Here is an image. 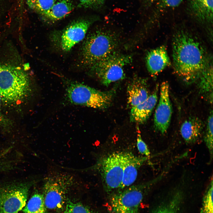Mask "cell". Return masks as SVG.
Masks as SVG:
<instances>
[{"label":"cell","mask_w":213,"mask_h":213,"mask_svg":"<svg viewBox=\"0 0 213 213\" xmlns=\"http://www.w3.org/2000/svg\"><path fill=\"white\" fill-rule=\"evenodd\" d=\"M78 182L73 175L67 173L55 172L47 175L44 180L42 194L46 208H62L68 190Z\"/></svg>","instance_id":"5b68a950"},{"label":"cell","mask_w":213,"mask_h":213,"mask_svg":"<svg viewBox=\"0 0 213 213\" xmlns=\"http://www.w3.org/2000/svg\"><path fill=\"white\" fill-rule=\"evenodd\" d=\"M46 209L43 194L37 193L31 197L23 211L24 213H45Z\"/></svg>","instance_id":"ffe728a7"},{"label":"cell","mask_w":213,"mask_h":213,"mask_svg":"<svg viewBox=\"0 0 213 213\" xmlns=\"http://www.w3.org/2000/svg\"><path fill=\"white\" fill-rule=\"evenodd\" d=\"M118 44L115 34L109 31L99 30L87 38L82 47L80 62L90 68L115 52Z\"/></svg>","instance_id":"277c9868"},{"label":"cell","mask_w":213,"mask_h":213,"mask_svg":"<svg viewBox=\"0 0 213 213\" xmlns=\"http://www.w3.org/2000/svg\"><path fill=\"white\" fill-rule=\"evenodd\" d=\"M1 96L0 94V103H1Z\"/></svg>","instance_id":"4dcf8cb0"},{"label":"cell","mask_w":213,"mask_h":213,"mask_svg":"<svg viewBox=\"0 0 213 213\" xmlns=\"http://www.w3.org/2000/svg\"><path fill=\"white\" fill-rule=\"evenodd\" d=\"M203 125L199 118L193 117L185 120L180 129L181 135L185 142L189 144L196 143L201 136Z\"/></svg>","instance_id":"2e32d148"},{"label":"cell","mask_w":213,"mask_h":213,"mask_svg":"<svg viewBox=\"0 0 213 213\" xmlns=\"http://www.w3.org/2000/svg\"><path fill=\"white\" fill-rule=\"evenodd\" d=\"M193 15L203 22H210L213 19V0H189Z\"/></svg>","instance_id":"e0dca14e"},{"label":"cell","mask_w":213,"mask_h":213,"mask_svg":"<svg viewBox=\"0 0 213 213\" xmlns=\"http://www.w3.org/2000/svg\"><path fill=\"white\" fill-rule=\"evenodd\" d=\"M91 23L89 20L82 19L75 21L68 26L61 37L60 45L62 50L68 51L83 40Z\"/></svg>","instance_id":"8fae6325"},{"label":"cell","mask_w":213,"mask_h":213,"mask_svg":"<svg viewBox=\"0 0 213 213\" xmlns=\"http://www.w3.org/2000/svg\"><path fill=\"white\" fill-rule=\"evenodd\" d=\"M157 87L143 102L131 108L130 113L131 122L139 124L146 122L149 119L156 106L158 97Z\"/></svg>","instance_id":"5bb4252c"},{"label":"cell","mask_w":213,"mask_h":213,"mask_svg":"<svg viewBox=\"0 0 213 213\" xmlns=\"http://www.w3.org/2000/svg\"><path fill=\"white\" fill-rule=\"evenodd\" d=\"M132 61L130 55L114 52L90 68L100 83L107 86L112 83L124 78V67Z\"/></svg>","instance_id":"52a82bcc"},{"label":"cell","mask_w":213,"mask_h":213,"mask_svg":"<svg viewBox=\"0 0 213 213\" xmlns=\"http://www.w3.org/2000/svg\"><path fill=\"white\" fill-rule=\"evenodd\" d=\"M182 0H162V2L166 6L173 7L178 6Z\"/></svg>","instance_id":"4316f807"},{"label":"cell","mask_w":213,"mask_h":213,"mask_svg":"<svg viewBox=\"0 0 213 213\" xmlns=\"http://www.w3.org/2000/svg\"><path fill=\"white\" fill-rule=\"evenodd\" d=\"M148 157L137 156L132 153L122 152L123 174L120 189L123 190L131 185L136 180L139 168Z\"/></svg>","instance_id":"7c38bea8"},{"label":"cell","mask_w":213,"mask_h":213,"mask_svg":"<svg viewBox=\"0 0 213 213\" xmlns=\"http://www.w3.org/2000/svg\"><path fill=\"white\" fill-rule=\"evenodd\" d=\"M152 213H176L174 210L168 206H162L157 208Z\"/></svg>","instance_id":"83f0119b"},{"label":"cell","mask_w":213,"mask_h":213,"mask_svg":"<svg viewBox=\"0 0 213 213\" xmlns=\"http://www.w3.org/2000/svg\"><path fill=\"white\" fill-rule=\"evenodd\" d=\"M172 58L175 72L187 83L198 79L209 64L201 43L183 31L177 33L173 38Z\"/></svg>","instance_id":"6da1fadb"},{"label":"cell","mask_w":213,"mask_h":213,"mask_svg":"<svg viewBox=\"0 0 213 213\" xmlns=\"http://www.w3.org/2000/svg\"><path fill=\"white\" fill-rule=\"evenodd\" d=\"M65 80V100L70 104L106 109L111 105L115 95L114 89L101 91L78 82Z\"/></svg>","instance_id":"3957f363"},{"label":"cell","mask_w":213,"mask_h":213,"mask_svg":"<svg viewBox=\"0 0 213 213\" xmlns=\"http://www.w3.org/2000/svg\"><path fill=\"white\" fill-rule=\"evenodd\" d=\"M23 0H20V7H22Z\"/></svg>","instance_id":"f546056e"},{"label":"cell","mask_w":213,"mask_h":213,"mask_svg":"<svg viewBox=\"0 0 213 213\" xmlns=\"http://www.w3.org/2000/svg\"><path fill=\"white\" fill-rule=\"evenodd\" d=\"M148 70L155 75L170 66L171 62L166 48L162 46L149 51L146 57Z\"/></svg>","instance_id":"4fadbf2b"},{"label":"cell","mask_w":213,"mask_h":213,"mask_svg":"<svg viewBox=\"0 0 213 213\" xmlns=\"http://www.w3.org/2000/svg\"><path fill=\"white\" fill-rule=\"evenodd\" d=\"M30 90L29 77L21 67L9 64L0 65L1 100L8 104H17L23 100Z\"/></svg>","instance_id":"7a4b0ae2"},{"label":"cell","mask_w":213,"mask_h":213,"mask_svg":"<svg viewBox=\"0 0 213 213\" xmlns=\"http://www.w3.org/2000/svg\"><path fill=\"white\" fill-rule=\"evenodd\" d=\"M25 0L28 7L40 15L50 9L56 2V0Z\"/></svg>","instance_id":"44dd1931"},{"label":"cell","mask_w":213,"mask_h":213,"mask_svg":"<svg viewBox=\"0 0 213 213\" xmlns=\"http://www.w3.org/2000/svg\"><path fill=\"white\" fill-rule=\"evenodd\" d=\"M30 184L18 183L0 188V213H18L25 206Z\"/></svg>","instance_id":"9c48e42d"},{"label":"cell","mask_w":213,"mask_h":213,"mask_svg":"<svg viewBox=\"0 0 213 213\" xmlns=\"http://www.w3.org/2000/svg\"><path fill=\"white\" fill-rule=\"evenodd\" d=\"M169 88L167 82H163L161 83L159 101L154 114V128L156 130L162 134L165 133L168 130L172 114Z\"/></svg>","instance_id":"30bf717a"},{"label":"cell","mask_w":213,"mask_h":213,"mask_svg":"<svg viewBox=\"0 0 213 213\" xmlns=\"http://www.w3.org/2000/svg\"><path fill=\"white\" fill-rule=\"evenodd\" d=\"M161 178L159 176L148 182L131 185L113 193L109 201L112 213H140V205L146 192Z\"/></svg>","instance_id":"8992f818"},{"label":"cell","mask_w":213,"mask_h":213,"mask_svg":"<svg viewBox=\"0 0 213 213\" xmlns=\"http://www.w3.org/2000/svg\"><path fill=\"white\" fill-rule=\"evenodd\" d=\"M137 130H138L137 131L136 144L138 150L141 154L149 157L150 154L149 150L141 138L138 127L137 128Z\"/></svg>","instance_id":"d4e9b609"},{"label":"cell","mask_w":213,"mask_h":213,"mask_svg":"<svg viewBox=\"0 0 213 213\" xmlns=\"http://www.w3.org/2000/svg\"><path fill=\"white\" fill-rule=\"evenodd\" d=\"M103 185L107 192L120 189L122 180V152H114L103 157L96 164Z\"/></svg>","instance_id":"ba28073f"},{"label":"cell","mask_w":213,"mask_h":213,"mask_svg":"<svg viewBox=\"0 0 213 213\" xmlns=\"http://www.w3.org/2000/svg\"><path fill=\"white\" fill-rule=\"evenodd\" d=\"M74 8L71 0H59L41 16L51 21H57L68 14Z\"/></svg>","instance_id":"ac0fdd59"},{"label":"cell","mask_w":213,"mask_h":213,"mask_svg":"<svg viewBox=\"0 0 213 213\" xmlns=\"http://www.w3.org/2000/svg\"><path fill=\"white\" fill-rule=\"evenodd\" d=\"M213 182L211 180L204 197L203 203L200 213H213Z\"/></svg>","instance_id":"603a6c76"},{"label":"cell","mask_w":213,"mask_h":213,"mask_svg":"<svg viewBox=\"0 0 213 213\" xmlns=\"http://www.w3.org/2000/svg\"><path fill=\"white\" fill-rule=\"evenodd\" d=\"M145 2H147L149 3H153L158 0H143Z\"/></svg>","instance_id":"f1b7e54d"},{"label":"cell","mask_w":213,"mask_h":213,"mask_svg":"<svg viewBox=\"0 0 213 213\" xmlns=\"http://www.w3.org/2000/svg\"><path fill=\"white\" fill-rule=\"evenodd\" d=\"M78 7L84 8L97 9L104 4L106 0H79Z\"/></svg>","instance_id":"484cf974"},{"label":"cell","mask_w":213,"mask_h":213,"mask_svg":"<svg viewBox=\"0 0 213 213\" xmlns=\"http://www.w3.org/2000/svg\"><path fill=\"white\" fill-rule=\"evenodd\" d=\"M213 113L211 112L208 117L206 132L204 136V141L209 154L210 162L213 158Z\"/></svg>","instance_id":"7402d4cb"},{"label":"cell","mask_w":213,"mask_h":213,"mask_svg":"<svg viewBox=\"0 0 213 213\" xmlns=\"http://www.w3.org/2000/svg\"><path fill=\"white\" fill-rule=\"evenodd\" d=\"M64 213H92L85 206L78 203L70 202L66 207Z\"/></svg>","instance_id":"cb8c5ba5"},{"label":"cell","mask_w":213,"mask_h":213,"mask_svg":"<svg viewBox=\"0 0 213 213\" xmlns=\"http://www.w3.org/2000/svg\"><path fill=\"white\" fill-rule=\"evenodd\" d=\"M146 80L135 76L127 87L128 103L131 108L145 101L149 96Z\"/></svg>","instance_id":"9a60e30c"},{"label":"cell","mask_w":213,"mask_h":213,"mask_svg":"<svg viewBox=\"0 0 213 213\" xmlns=\"http://www.w3.org/2000/svg\"><path fill=\"white\" fill-rule=\"evenodd\" d=\"M198 80V87L201 93L204 95L208 94L209 98L212 99L213 69L210 64L202 72Z\"/></svg>","instance_id":"d6986e66"}]
</instances>
